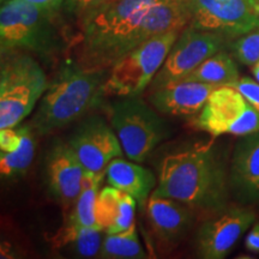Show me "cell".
Masks as SVG:
<instances>
[{"label": "cell", "instance_id": "1", "mask_svg": "<svg viewBox=\"0 0 259 259\" xmlns=\"http://www.w3.org/2000/svg\"><path fill=\"white\" fill-rule=\"evenodd\" d=\"M229 178L225 160L212 144L167 155L161 162L158 186L153 194L176 199L192 210L211 213L227 209Z\"/></svg>", "mask_w": 259, "mask_h": 259}, {"label": "cell", "instance_id": "2", "mask_svg": "<svg viewBox=\"0 0 259 259\" xmlns=\"http://www.w3.org/2000/svg\"><path fill=\"white\" fill-rule=\"evenodd\" d=\"M156 0H111L78 27L76 61L94 69H111L148 38L143 21Z\"/></svg>", "mask_w": 259, "mask_h": 259}, {"label": "cell", "instance_id": "3", "mask_svg": "<svg viewBox=\"0 0 259 259\" xmlns=\"http://www.w3.org/2000/svg\"><path fill=\"white\" fill-rule=\"evenodd\" d=\"M111 69L85 67L71 60L65 63L44 94L30 122L37 135H50L83 118L99 106L106 94Z\"/></svg>", "mask_w": 259, "mask_h": 259}, {"label": "cell", "instance_id": "4", "mask_svg": "<svg viewBox=\"0 0 259 259\" xmlns=\"http://www.w3.org/2000/svg\"><path fill=\"white\" fill-rule=\"evenodd\" d=\"M60 21V15L52 14L25 0H2V54L23 51L41 59H53L64 47Z\"/></svg>", "mask_w": 259, "mask_h": 259}, {"label": "cell", "instance_id": "5", "mask_svg": "<svg viewBox=\"0 0 259 259\" xmlns=\"http://www.w3.org/2000/svg\"><path fill=\"white\" fill-rule=\"evenodd\" d=\"M47 76L30 53L2 54L0 67V130L16 127L30 114L48 89Z\"/></svg>", "mask_w": 259, "mask_h": 259}, {"label": "cell", "instance_id": "6", "mask_svg": "<svg viewBox=\"0 0 259 259\" xmlns=\"http://www.w3.org/2000/svg\"><path fill=\"white\" fill-rule=\"evenodd\" d=\"M109 120L126 157L143 162L168 136V127L158 114L139 96H126L108 107Z\"/></svg>", "mask_w": 259, "mask_h": 259}, {"label": "cell", "instance_id": "7", "mask_svg": "<svg viewBox=\"0 0 259 259\" xmlns=\"http://www.w3.org/2000/svg\"><path fill=\"white\" fill-rule=\"evenodd\" d=\"M181 30H171L144 41L130 51L109 70L106 94L139 96L153 82Z\"/></svg>", "mask_w": 259, "mask_h": 259}, {"label": "cell", "instance_id": "8", "mask_svg": "<svg viewBox=\"0 0 259 259\" xmlns=\"http://www.w3.org/2000/svg\"><path fill=\"white\" fill-rule=\"evenodd\" d=\"M196 128L216 138L222 135L246 136L259 131V112L232 85H220L193 119Z\"/></svg>", "mask_w": 259, "mask_h": 259}, {"label": "cell", "instance_id": "9", "mask_svg": "<svg viewBox=\"0 0 259 259\" xmlns=\"http://www.w3.org/2000/svg\"><path fill=\"white\" fill-rule=\"evenodd\" d=\"M229 38L187 25L180 31L163 65L151 82V90L179 82L200 64L225 50Z\"/></svg>", "mask_w": 259, "mask_h": 259}, {"label": "cell", "instance_id": "10", "mask_svg": "<svg viewBox=\"0 0 259 259\" xmlns=\"http://www.w3.org/2000/svg\"><path fill=\"white\" fill-rule=\"evenodd\" d=\"M189 25L229 40L259 28V16L248 0H184Z\"/></svg>", "mask_w": 259, "mask_h": 259}, {"label": "cell", "instance_id": "11", "mask_svg": "<svg viewBox=\"0 0 259 259\" xmlns=\"http://www.w3.org/2000/svg\"><path fill=\"white\" fill-rule=\"evenodd\" d=\"M69 147L85 171L106 170L114 158L121 157V143L101 116H88L69 141Z\"/></svg>", "mask_w": 259, "mask_h": 259}, {"label": "cell", "instance_id": "12", "mask_svg": "<svg viewBox=\"0 0 259 259\" xmlns=\"http://www.w3.org/2000/svg\"><path fill=\"white\" fill-rule=\"evenodd\" d=\"M254 221L255 213L247 208H227L215 213L198 229L196 236L197 255L204 259L227 257Z\"/></svg>", "mask_w": 259, "mask_h": 259}, {"label": "cell", "instance_id": "13", "mask_svg": "<svg viewBox=\"0 0 259 259\" xmlns=\"http://www.w3.org/2000/svg\"><path fill=\"white\" fill-rule=\"evenodd\" d=\"M84 168L67 143L58 142L48 151L45 162V181L51 197L61 205H73L78 198Z\"/></svg>", "mask_w": 259, "mask_h": 259}, {"label": "cell", "instance_id": "14", "mask_svg": "<svg viewBox=\"0 0 259 259\" xmlns=\"http://www.w3.org/2000/svg\"><path fill=\"white\" fill-rule=\"evenodd\" d=\"M229 185L242 203L259 200V131L241 136L233 150Z\"/></svg>", "mask_w": 259, "mask_h": 259}, {"label": "cell", "instance_id": "15", "mask_svg": "<svg viewBox=\"0 0 259 259\" xmlns=\"http://www.w3.org/2000/svg\"><path fill=\"white\" fill-rule=\"evenodd\" d=\"M218 87L220 85L179 80L154 89L149 96V101L162 114L197 115L208 101L210 94Z\"/></svg>", "mask_w": 259, "mask_h": 259}, {"label": "cell", "instance_id": "16", "mask_svg": "<svg viewBox=\"0 0 259 259\" xmlns=\"http://www.w3.org/2000/svg\"><path fill=\"white\" fill-rule=\"evenodd\" d=\"M151 231L164 244H177L192 225L193 212L186 204L153 194L147 204Z\"/></svg>", "mask_w": 259, "mask_h": 259}, {"label": "cell", "instance_id": "17", "mask_svg": "<svg viewBox=\"0 0 259 259\" xmlns=\"http://www.w3.org/2000/svg\"><path fill=\"white\" fill-rule=\"evenodd\" d=\"M137 200L130 194L115 189L103 187L95 205V218L99 228L106 234L124 232L134 225Z\"/></svg>", "mask_w": 259, "mask_h": 259}, {"label": "cell", "instance_id": "18", "mask_svg": "<svg viewBox=\"0 0 259 259\" xmlns=\"http://www.w3.org/2000/svg\"><path fill=\"white\" fill-rule=\"evenodd\" d=\"M106 178L109 185L134 197L141 208L156 184L154 174L147 168L119 157L106 167Z\"/></svg>", "mask_w": 259, "mask_h": 259}, {"label": "cell", "instance_id": "19", "mask_svg": "<svg viewBox=\"0 0 259 259\" xmlns=\"http://www.w3.org/2000/svg\"><path fill=\"white\" fill-rule=\"evenodd\" d=\"M101 232L99 229L65 222L59 231L52 236V248L64 250L78 258L99 257L103 241Z\"/></svg>", "mask_w": 259, "mask_h": 259}, {"label": "cell", "instance_id": "20", "mask_svg": "<svg viewBox=\"0 0 259 259\" xmlns=\"http://www.w3.org/2000/svg\"><path fill=\"white\" fill-rule=\"evenodd\" d=\"M105 176L106 170L85 171L84 173L82 190H80L78 198L73 203L72 209L67 215L65 222L101 231L96 222L95 205L97 196H99L100 185H101V181Z\"/></svg>", "mask_w": 259, "mask_h": 259}, {"label": "cell", "instance_id": "21", "mask_svg": "<svg viewBox=\"0 0 259 259\" xmlns=\"http://www.w3.org/2000/svg\"><path fill=\"white\" fill-rule=\"evenodd\" d=\"M239 79V71L233 57L225 51L213 54L183 80L213 85H232Z\"/></svg>", "mask_w": 259, "mask_h": 259}, {"label": "cell", "instance_id": "22", "mask_svg": "<svg viewBox=\"0 0 259 259\" xmlns=\"http://www.w3.org/2000/svg\"><path fill=\"white\" fill-rule=\"evenodd\" d=\"M22 134V144L17 150L12 153L0 151V171L4 178L22 177L27 173L35 155V139L32 136L30 124H25L18 127Z\"/></svg>", "mask_w": 259, "mask_h": 259}, {"label": "cell", "instance_id": "23", "mask_svg": "<svg viewBox=\"0 0 259 259\" xmlns=\"http://www.w3.org/2000/svg\"><path fill=\"white\" fill-rule=\"evenodd\" d=\"M147 257L138 240L135 223L124 232L107 234L99 253V258L103 259H142Z\"/></svg>", "mask_w": 259, "mask_h": 259}, {"label": "cell", "instance_id": "24", "mask_svg": "<svg viewBox=\"0 0 259 259\" xmlns=\"http://www.w3.org/2000/svg\"><path fill=\"white\" fill-rule=\"evenodd\" d=\"M233 57L246 66H253L259 61V28L235 38L229 45Z\"/></svg>", "mask_w": 259, "mask_h": 259}, {"label": "cell", "instance_id": "25", "mask_svg": "<svg viewBox=\"0 0 259 259\" xmlns=\"http://www.w3.org/2000/svg\"><path fill=\"white\" fill-rule=\"evenodd\" d=\"M111 0H65L60 10L61 18H67L78 27L94 11Z\"/></svg>", "mask_w": 259, "mask_h": 259}, {"label": "cell", "instance_id": "26", "mask_svg": "<svg viewBox=\"0 0 259 259\" xmlns=\"http://www.w3.org/2000/svg\"><path fill=\"white\" fill-rule=\"evenodd\" d=\"M232 87L239 90L255 111L259 112V82L250 77H242L233 83Z\"/></svg>", "mask_w": 259, "mask_h": 259}, {"label": "cell", "instance_id": "27", "mask_svg": "<svg viewBox=\"0 0 259 259\" xmlns=\"http://www.w3.org/2000/svg\"><path fill=\"white\" fill-rule=\"evenodd\" d=\"M22 144V134L19 128L9 127L0 130V151L12 153Z\"/></svg>", "mask_w": 259, "mask_h": 259}, {"label": "cell", "instance_id": "28", "mask_svg": "<svg viewBox=\"0 0 259 259\" xmlns=\"http://www.w3.org/2000/svg\"><path fill=\"white\" fill-rule=\"evenodd\" d=\"M25 2L30 3V4L37 6V8L46 10L52 14L60 15L61 6H63L65 0H25Z\"/></svg>", "mask_w": 259, "mask_h": 259}, {"label": "cell", "instance_id": "29", "mask_svg": "<svg viewBox=\"0 0 259 259\" xmlns=\"http://www.w3.org/2000/svg\"><path fill=\"white\" fill-rule=\"evenodd\" d=\"M245 246L252 253H259V222L255 223L246 235Z\"/></svg>", "mask_w": 259, "mask_h": 259}, {"label": "cell", "instance_id": "30", "mask_svg": "<svg viewBox=\"0 0 259 259\" xmlns=\"http://www.w3.org/2000/svg\"><path fill=\"white\" fill-rule=\"evenodd\" d=\"M251 72L253 74L254 79L257 80V82H259V61L257 64H254L253 66H251Z\"/></svg>", "mask_w": 259, "mask_h": 259}, {"label": "cell", "instance_id": "31", "mask_svg": "<svg viewBox=\"0 0 259 259\" xmlns=\"http://www.w3.org/2000/svg\"><path fill=\"white\" fill-rule=\"evenodd\" d=\"M248 3H250L252 10L259 16V0H248Z\"/></svg>", "mask_w": 259, "mask_h": 259}]
</instances>
